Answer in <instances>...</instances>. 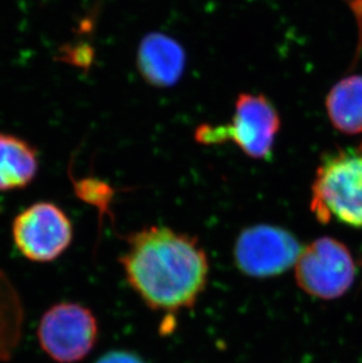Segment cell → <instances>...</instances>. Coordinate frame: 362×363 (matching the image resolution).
Wrapping results in <instances>:
<instances>
[{"label": "cell", "instance_id": "3", "mask_svg": "<svg viewBox=\"0 0 362 363\" xmlns=\"http://www.w3.org/2000/svg\"><path fill=\"white\" fill-rule=\"evenodd\" d=\"M280 130V117L273 104L263 94L241 93L236 103L232 123L227 126L199 127L195 139L202 144L231 140L252 159L270 158Z\"/></svg>", "mask_w": 362, "mask_h": 363}, {"label": "cell", "instance_id": "1", "mask_svg": "<svg viewBox=\"0 0 362 363\" xmlns=\"http://www.w3.org/2000/svg\"><path fill=\"white\" fill-rule=\"evenodd\" d=\"M120 264L132 289L157 312L191 308L209 281V257L202 245L168 227H145L128 235Z\"/></svg>", "mask_w": 362, "mask_h": 363}, {"label": "cell", "instance_id": "4", "mask_svg": "<svg viewBox=\"0 0 362 363\" xmlns=\"http://www.w3.org/2000/svg\"><path fill=\"white\" fill-rule=\"evenodd\" d=\"M37 337L41 350L55 362H80L96 346L99 325L92 311L85 306L60 302L41 316Z\"/></svg>", "mask_w": 362, "mask_h": 363}, {"label": "cell", "instance_id": "5", "mask_svg": "<svg viewBox=\"0 0 362 363\" xmlns=\"http://www.w3.org/2000/svg\"><path fill=\"white\" fill-rule=\"evenodd\" d=\"M294 266L297 286L324 300L342 296L356 278V264L349 248L331 238H320L305 247Z\"/></svg>", "mask_w": 362, "mask_h": 363}, {"label": "cell", "instance_id": "2", "mask_svg": "<svg viewBox=\"0 0 362 363\" xmlns=\"http://www.w3.org/2000/svg\"><path fill=\"white\" fill-rule=\"evenodd\" d=\"M311 209L320 223L334 218L362 227V143L322 159L312 186Z\"/></svg>", "mask_w": 362, "mask_h": 363}, {"label": "cell", "instance_id": "8", "mask_svg": "<svg viewBox=\"0 0 362 363\" xmlns=\"http://www.w3.org/2000/svg\"><path fill=\"white\" fill-rule=\"evenodd\" d=\"M137 64L141 76L150 85L170 87L180 80L186 55L178 41L161 33H150L138 48Z\"/></svg>", "mask_w": 362, "mask_h": 363}, {"label": "cell", "instance_id": "7", "mask_svg": "<svg viewBox=\"0 0 362 363\" xmlns=\"http://www.w3.org/2000/svg\"><path fill=\"white\" fill-rule=\"evenodd\" d=\"M301 250L299 241L284 228L254 225L245 228L236 238L233 257L243 274L263 279L293 267Z\"/></svg>", "mask_w": 362, "mask_h": 363}, {"label": "cell", "instance_id": "11", "mask_svg": "<svg viewBox=\"0 0 362 363\" xmlns=\"http://www.w3.org/2000/svg\"><path fill=\"white\" fill-rule=\"evenodd\" d=\"M75 196L87 205L93 206L99 211V216H111V205L116 196V189L100 179L86 177L73 180Z\"/></svg>", "mask_w": 362, "mask_h": 363}, {"label": "cell", "instance_id": "9", "mask_svg": "<svg viewBox=\"0 0 362 363\" xmlns=\"http://www.w3.org/2000/svg\"><path fill=\"white\" fill-rule=\"evenodd\" d=\"M38 171L37 150L14 134L0 133V192L28 187Z\"/></svg>", "mask_w": 362, "mask_h": 363}, {"label": "cell", "instance_id": "10", "mask_svg": "<svg viewBox=\"0 0 362 363\" xmlns=\"http://www.w3.org/2000/svg\"><path fill=\"white\" fill-rule=\"evenodd\" d=\"M331 123L346 134L362 133V76H351L333 86L326 99Z\"/></svg>", "mask_w": 362, "mask_h": 363}, {"label": "cell", "instance_id": "12", "mask_svg": "<svg viewBox=\"0 0 362 363\" xmlns=\"http://www.w3.org/2000/svg\"><path fill=\"white\" fill-rule=\"evenodd\" d=\"M94 363H146L137 354L128 350H112L104 354Z\"/></svg>", "mask_w": 362, "mask_h": 363}, {"label": "cell", "instance_id": "6", "mask_svg": "<svg viewBox=\"0 0 362 363\" xmlns=\"http://www.w3.org/2000/svg\"><path fill=\"white\" fill-rule=\"evenodd\" d=\"M12 238L17 250L28 260L52 262L71 246L72 223L53 202H35L14 218Z\"/></svg>", "mask_w": 362, "mask_h": 363}]
</instances>
